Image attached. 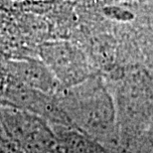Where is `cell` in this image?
Returning a JSON list of instances; mask_svg holds the SVG:
<instances>
[{"instance_id": "cell-1", "label": "cell", "mask_w": 153, "mask_h": 153, "mask_svg": "<svg viewBox=\"0 0 153 153\" xmlns=\"http://www.w3.org/2000/svg\"><path fill=\"white\" fill-rule=\"evenodd\" d=\"M70 126L117 152L119 125L114 100L100 76L94 75L56 94Z\"/></svg>"}, {"instance_id": "cell-2", "label": "cell", "mask_w": 153, "mask_h": 153, "mask_svg": "<svg viewBox=\"0 0 153 153\" xmlns=\"http://www.w3.org/2000/svg\"><path fill=\"white\" fill-rule=\"evenodd\" d=\"M1 122L6 135L22 153H51L57 139L50 123L20 108H3Z\"/></svg>"}, {"instance_id": "cell-3", "label": "cell", "mask_w": 153, "mask_h": 153, "mask_svg": "<svg viewBox=\"0 0 153 153\" xmlns=\"http://www.w3.org/2000/svg\"><path fill=\"white\" fill-rule=\"evenodd\" d=\"M40 58L62 88L81 84L94 74L88 57L81 48L68 41H49L40 47Z\"/></svg>"}, {"instance_id": "cell-4", "label": "cell", "mask_w": 153, "mask_h": 153, "mask_svg": "<svg viewBox=\"0 0 153 153\" xmlns=\"http://www.w3.org/2000/svg\"><path fill=\"white\" fill-rule=\"evenodd\" d=\"M10 71L18 82L35 91L56 96L63 90L53 73L41 59L15 61L10 65Z\"/></svg>"}]
</instances>
